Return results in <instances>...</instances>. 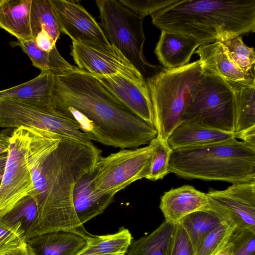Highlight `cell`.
I'll use <instances>...</instances> for the list:
<instances>
[{
	"label": "cell",
	"instance_id": "cell-1",
	"mask_svg": "<svg viewBox=\"0 0 255 255\" xmlns=\"http://www.w3.org/2000/svg\"><path fill=\"white\" fill-rule=\"evenodd\" d=\"M52 101L104 145L133 149L157 136L154 126L132 113L97 77L76 66L55 76Z\"/></svg>",
	"mask_w": 255,
	"mask_h": 255
},
{
	"label": "cell",
	"instance_id": "cell-2",
	"mask_svg": "<svg viewBox=\"0 0 255 255\" xmlns=\"http://www.w3.org/2000/svg\"><path fill=\"white\" fill-rule=\"evenodd\" d=\"M101 153L94 144L61 138L58 146L38 161L30 195L38 210L35 236L60 231L79 235L83 231L74 208V189L82 177L94 171Z\"/></svg>",
	"mask_w": 255,
	"mask_h": 255
},
{
	"label": "cell",
	"instance_id": "cell-3",
	"mask_svg": "<svg viewBox=\"0 0 255 255\" xmlns=\"http://www.w3.org/2000/svg\"><path fill=\"white\" fill-rule=\"evenodd\" d=\"M150 16L161 31L202 45L255 32V0H179Z\"/></svg>",
	"mask_w": 255,
	"mask_h": 255
},
{
	"label": "cell",
	"instance_id": "cell-4",
	"mask_svg": "<svg viewBox=\"0 0 255 255\" xmlns=\"http://www.w3.org/2000/svg\"><path fill=\"white\" fill-rule=\"evenodd\" d=\"M168 171L188 179L251 182L255 180V147L234 137L173 150Z\"/></svg>",
	"mask_w": 255,
	"mask_h": 255
},
{
	"label": "cell",
	"instance_id": "cell-5",
	"mask_svg": "<svg viewBox=\"0 0 255 255\" xmlns=\"http://www.w3.org/2000/svg\"><path fill=\"white\" fill-rule=\"evenodd\" d=\"M61 137L44 130L20 127L10 138L0 188V217L33 190L32 174L38 161L58 145Z\"/></svg>",
	"mask_w": 255,
	"mask_h": 255
},
{
	"label": "cell",
	"instance_id": "cell-6",
	"mask_svg": "<svg viewBox=\"0 0 255 255\" xmlns=\"http://www.w3.org/2000/svg\"><path fill=\"white\" fill-rule=\"evenodd\" d=\"M203 72L198 59L176 69L161 68L147 78L157 137L167 140L182 123L186 95Z\"/></svg>",
	"mask_w": 255,
	"mask_h": 255
},
{
	"label": "cell",
	"instance_id": "cell-7",
	"mask_svg": "<svg viewBox=\"0 0 255 255\" xmlns=\"http://www.w3.org/2000/svg\"><path fill=\"white\" fill-rule=\"evenodd\" d=\"M235 108L233 89L220 77L204 71L186 95L182 123L234 133Z\"/></svg>",
	"mask_w": 255,
	"mask_h": 255
},
{
	"label": "cell",
	"instance_id": "cell-8",
	"mask_svg": "<svg viewBox=\"0 0 255 255\" xmlns=\"http://www.w3.org/2000/svg\"><path fill=\"white\" fill-rule=\"evenodd\" d=\"M99 24L110 44L115 46L144 77L159 66L149 63L143 51L145 40L144 16L139 15L119 0H97Z\"/></svg>",
	"mask_w": 255,
	"mask_h": 255
},
{
	"label": "cell",
	"instance_id": "cell-9",
	"mask_svg": "<svg viewBox=\"0 0 255 255\" xmlns=\"http://www.w3.org/2000/svg\"><path fill=\"white\" fill-rule=\"evenodd\" d=\"M0 127L40 129L86 144L92 141L91 136L82 131L79 123L54 103L0 99Z\"/></svg>",
	"mask_w": 255,
	"mask_h": 255
},
{
	"label": "cell",
	"instance_id": "cell-10",
	"mask_svg": "<svg viewBox=\"0 0 255 255\" xmlns=\"http://www.w3.org/2000/svg\"><path fill=\"white\" fill-rule=\"evenodd\" d=\"M152 146L133 149H121L110 155L101 156L93 178L94 191L101 195L115 196L132 183L145 178L149 173Z\"/></svg>",
	"mask_w": 255,
	"mask_h": 255
},
{
	"label": "cell",
	"instance_id": "cell-11",
	"mask_svg": "<svg viewBox=\"0 0 255 255\" xmlns=\"http://www.w3.org/2000/svg\"><path fill=\"white\" fill-rule=\"evenodd\" d=\"M206 206L237 229L255 232V180L233 183L223 190L210 189Z\"/></svg>",
	"mask_w": 255,
	"mask_h": 255
},
{
	"label": "cell",
	"instance_id": "cell-12",
	"mask_svg": "<svg viewBox=\"0 0 255 255\" xmlns=\"http://www.w3.org/2000/svg\"><path fill=\"white\" fill-rule=\"evenodd\" d=\"M78 68L94 75H120L145 81L141 73L115 46H89L72 41L70 53Z\"/></svg>",
	"mask_w": 255,
	"mask_h": 255
},
{
	"label": "cell",
	"instance_id": "cell-13",
	"mask_svg": "<svg viewBox=\"0 0 255 255\" xmlns=\"http://www.w3.org/2000/svg\"><path fill=\"white\" fill-rule=\"evenodd\" d=\"M60 32L79 43L89 46L111 44L99 24L79 1L50 0Z\"/></svg>",
	"mask_w": 255,
	"mask_h": 255
},
{
	"label": "cell",
	"instance_id": "cell-14",
	"mask_svg": "<svg viewBox=\"0 0 255 255\" xmlns=\"http://www.w3.org/2000/svg\"><path fill=\"white\" fill-rule=\"evenodd\" d=\"M94 76L132 113L154 126L152 106L146 81H134L120 75Z\"/></svg>",
	"mask_w": 255,
	"mask_h": 255
},
{
	"label": "cell",
	"instance_id": "cell-15",
	"mask_svg": "<svg viewBox=\"0 0 255 255\" xmlns=\"http://www.w3.org/2000/svg\"><path fill=\"white\" fill-rule=\"evenodd\" d=\"M204 71L217 75L233 89L255 86V78L244 73L230 59L219 41L204 44L195 51Z\"/></svg>",
	"mask_w": 255,
	"mask_h": 255
},
{
	"label": "cell",
	"instance_id": "cell-16",
	"mask_svg": "<svg viewBox=\"0 0 255 255\" xmlns=\"http://www.w3.org/2000/svg\"><path fill=\"white\" fill-rule=\"evenodd\" d=\"M208 203L206 193L186 185L165 192L161 197L159 208L166 221L176 224L187 215L204 209Z\"/></svg>",
	"mask_w": 255,
	"mask_h": 255
},
{
	"label": "cell",
	"instance_id": "cell-17",
	"mask_svg": "<svg viewBox=\"0 0 255 255\" xmlns=\"http://www.w3.org/2000/svg\"><path fill=\"white\" fill-rule=\"evenodd\" d=\"M201 45L190 37L161 31L154 52L164 68L176 69L189 64L192 55Z\"/></svg>",
	"mask_w": 255,
	"mask_h": 255
},
{
	"label": "cell",
	"instance_id": "cell-18",
	"mask_svg": "<svg viewBox=\"0 0 255 255\" xmlns=\"http://www.w3.org/2000/svg\"><path fill=\"white\" fill-rule=\"evenodd\" d=\"M94 171L82 177L74 187L73 202L77 217L84 224L102 214L114 201L115 196L101 195L93 190Z\"/></svg>",
	"mask_w": 255,
	"mask_h": 255
},
{
	"label": "cell",
	"instance_id": "cell-19",
	"mask_svg": "<svg viewBox=\"0 0 255 255\" xmlns=\"http://www.w3.org/2000/svg\"><path fill=\"white\" fill-rule=\"evenodd\" d=\"M86 243L83 236L65 231L39 235L26 242L33 255H76Z\"/></svg>",
	"mask_w": 255,
	"mask_h": 255
},
{
	"label": "cell",
	"instance_id": "cell-20",
	"mask_svg": "<svg viewBox=\"0 0 255 255\" xmlns=\"http://www.w3.org/2000/svg\"><path fill=\"white\" fill-rule=\"evenodd\" d=\"M38 210L30 195L20 200L6 213L0 217V225L11 231L25 243L35 236Z\"/></svg>",
	"mask_w": 255,
	"mask_h": 255
},
{
	"label": "cell",
	"instance_id": "cell-21",
	"mask_svg": "<svg viewBox=\"0 0 255 255\" xmlns=\"http://www.w3.org/2000/svg\"><path fill=\"white\" fill-rule=\"evenodd\" d=\"M31 0H0V27L17 40H33L30 27Z\"/></svg>",
	"mask_w": 255,
	"mask_h": 255
},
{
	"label": "cell",
	"instance_id": "cell-22",
	"mask_svg": "<svg viewBox=\"0 0 255 255\" xmlns=\"http://www.w3.org/2000/svg\"><path fill=\"white\" fill-rule=\"evenodd\" d=\"M236 138L227 132L200 125L182 123L171 132L167 141L173 150L217 142Z\"/></svg>",
	"mask_w": 255,
	"mask_h": 255
},
{
	"label": "cell",
	"instance_id": "cell-23",
	"mask_svg": "<svg viewBox=\"0 0 255 255\" xmlns=\"http://www.w3.org/2000/svg\"><path fill=\"white\" fill-rule=\"evenodd\" d=\"M55 76L43 71L36 77L18 85L0 91V99H14L42 103H53L52 95Z\"/></svg>",
	"mask_w": 255,
	"mask_h": 255
},
{
	"label": "cell",
	"instance_id": "cell-24",
	"mask_svg": "<svg viewBox=\"0 0 255 255\" xmlns=\"http://www.w3.org/2000/svg\"><path fill=\"white\" fill-rule=\"evenodd\" d=\"M83 237L86 245L76 255H125L132 240L124 227L114 234L96 236L87 232Z\"/></svg>",
	"mask_w": 255,
	"mask_h": 255
},
{
	"label": "cell",
	"instance_id": "cell-25",
	"mask_svg": "<svg viewBox=\"0 0 255 255\" xmlns=\"http://www.w3.org/2000/svg\"><path fill=\"white\" fill-rule=\"evenodd\" d=\"M12 45L18 46L30 58L32 65L40 69L46 71L54 76L63 74L73 70L75 66L68 63L59 53L55 46L47 51L39 48L34 40L26 41L17 40Z\"/></svg>",
	"mask_w": 255,
	"mask_h": 255
},
{
	"label": "cell",
	"instance_id": "cell-26",
	"mask_svg": "<svg viewBox=\"0 0 255 255\" xmlns=\"http://www.w3.org/2000/svg\"><path fill=\"white\" fill-rule=\"evenodd\" d=\"M175 226L165 220L149 234L132 241L125 255H168Z\"/></svg>",
	"mask_w": 255,
	"mask_h": 255
},
{
	"label": "cell",
	"instance_id": "cell-27",
	"mask_svg": "<svg viewBox=\"0 0 255 255\" xmlns=\"http://www.w3.org/2000/svg\"><path fill=\"white\" fill-rule=\"evenodd\" d=\"M224 221L215 212L205 207L182 218L180 224L186 232L196 253L205 237Z\"/></svg>",
	"mask_w": 255,
	"mask_h": 255
},
{
	"label": "cell",
	"instance_id": "cell-28",
	"mask_svg": "<svg viewBox=\"0 0 255 255\" xmlns=\"http://www.w3.org/2000/svg\"><path fill=\"white\" fill-rule=\"evenodd\" d=\"M235 96L234 133L255 128V86L234 89Z\"/></svg>",
	"mask_w": 255,
	"mask_h": 255
},
{
	"label": "cell",
	"instance_id": "cell-29",
	"mask_svg": "<svg viewBox=\"0 0 255 255\" xmlns=\"http://www.w3.org/2000/svg\"><path fill=\"white\" fill-rule=\"evenodd\" d=\"M30 27L33 40L39 32L44 31L56 43L60 31L50 0H31Z\"/></svg>",
	"mask_w": 255,
	"mask_h": 255
},
{
	"label": "cell",
	"instance_id": "cell-30",
	"mask_svg": "<svg viewBox=\"0 0 255 255\" xmlns=\"http://www.w3.org/2000/svg\"><path fill=\"white\" fill-rule=\"evenodd\" d=\"M234 63L246 74L255 78V52L245 44L241 35L219 41Z\"/></svg>",
	"mask_w": 255,
	"mask_h": 255
},
{
	"label": "cell",
	"instance_id": "cell-31",
	"mask_svg": "<svg viewBox=\"0 0 255 255\" xmlns=\"http://www.w3.org/2000/svg\"><path fill=\"white\" fill-rule=\"evenodd\" d=\"M152 152L149 173L145 178L151 181L161 179L167 174L170 155L173 150L167 140L156 136L151 140Z\"/></svg>",
	"mask_w": 255,
	"mask_h": 255
},
{
	"label": "cell",
	"instance_id": "cell-32",
	"mask_svg": "<svg viewBox=\"0 0 255 255\" xmlns=\"http://www.w3.org/2000/svg\"><path fill=\"white\" fill-rule=\"evenodd\" d=\"M235 229L225 222L221 223L205 237L196 255H215L229 243Z\"/></svg>",
	"mask_w": 255,
	"mask_h": 255
},
{
	"label": "cell",
	"instance_id": "cell-33",
	"mask_svg": "<svg viewBox=\"0 0 255 255\" xmlns=\"http://www.w3.org/2000/svg\"><path fill=\"white\" fill-rule=\"evenodd\" d=\"M229 242L234 244L233 255H255V232L235 229Z\"/></svg>",
	"mask_w": 255,
	"mask_h": 255
},
{
	"label": "cell",
	"instance_id": "cell-34",
	"mask_svg": "<svg viewBox=\"0 0 255 255\" xmlns=\"http://www.w3.org/2000/svg\"><path fill=\"white\" fill-rule=\"evenodd\" d=\"M168 255H195L186 232L179 223L175 224L169 244Z\"/></svg>",
	"mask_w": 255,
	"mask_h": 255
},
{
	"label": "cell",
	"instance_id": "cell-35",
	"mask_svg": "<svg viewBox=\"0 0 255 255\" xmlns=\"http://www.w3.org/2000/svg\"><path fill=\"white\" fill-rule=\"evenodd\" d=\"M179 0H119L137 14L144 17L178 2Z\"/></svg>",
	"mask_w": 255,
	"mask_h": 255
},
{
	"label": "cell",
	"instance_id": "cell-36",
	"mask_svg": "<svg viewBox=\"0 0 255 255\" xmlns=\"http://www.w3.org/2000/svg\"><path fill=\"white\" fill-rule=\"evenodd\" d=\"M19 236L0 225V254L25 244Z\"/></svg>",
	"mask_w": 255,
	"mask_h": 255
},
{
	"label": "cell",
	"instance_id": "cell-37",
	"mask_svg": "<svg viewBox=\"0 0 255 255\" xmlns=\"http://www.w3.org/2000/svg\"><path fill=\"white\" fill-rule=\"evenodd\" d=\"M34 40L37 46L45 51H50L56 46L55 43L44 31L39 32Z\"/></svg>",
	"mask_w": 255,
	"mask_h": 255
},
{
	"label": "cell",
	"instance_id": "cell-38",
	"mask_svg": "<svg viewBox=\"0 0 255 255\" xmlns=\"http://www.w3.org/2000/svg\"><path fill=\"white\" fill-rule=\"evenodd\" d=\"M13 130L11 128H8L0 132V154L8 152L10 138Z\"/></svg>",
	"mask_w": 255,
	"mask_h": 255
},
{
	"label": "cell",
	"instance_id": "cell-39",
	"mask_svg": "<svg viewBox=\"0 0 255 255\" xmlns=\"http://www.w3.org/2000/svg\"><path fill=\"white\" fill-rule=\"evenodd\" d=\"M236 138H240L255 147V128L246 130L238 134H235Z\"/></svg>",
	"mask_w": 255,
	"mask_h": 255
},
{
	"label": "cell",
	"instance_id": "cell-40",
	"mask_svg": "<svg viewBox=\"0 0 255 255\" xmlns=\"http://www.w3.org/2000/svg\"><path fill=\"white\" fill-rule=\"evenodd\" d=\"M0 255H33L30 249L25 243L16 249L10 250Z\"/></svg>",
	"mask_w": 255,
	"mask_h": 255
},
{
	"label": "cell",
	"instance_id": "cell-41",
	"mask_svg": "<svg viewBox=\"0 0 255 255\" xmlns=\"http://www.w3.org/2000/svg\"><path fill=\"white\" fill-rule=\"evenodd\" d=\"M7 153H3L0 154V188L1 185L4 172L7 157Z\"/></svg>",
	"mask_w": 255,
	"mask_h": 255
},
{
	"label": "cell",
	"instance_id": "cell-42",
	"mask_svg": "<svg viewBox=\"0 0 255 255\" xmlns=\"http://www.w3.org/2000/svg\"><path fill=\"white\" fill-rule=\"evenodd\" d=\"M233 250L234 244L229 242L220 252L215 255H233Z\"/></svg>",
	"mask_w": 255,
	"mask_h": 255
}]
</instances>
